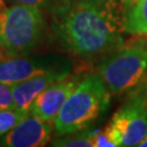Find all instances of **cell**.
Instances as JSON below:
<instances>
[{
  "label": "cell",
  "instance_id": "cell-14",
  "mask_svg": "<svg viewBox=\"0 0 147 147\" xmlns=\"http://www.w3.org/2000/svg\"><path fill=\"white\" fill-rule=\"evenodd\" d=\"M94 147H116L105 130L94 132Z\"/></svg>",
  "mask_w": 147,
  "mask_h": 147
},
{
  "label": "cell",
  "instance_id": "cell-3",
  "mask_svg": "<svg viewBox=\"0 0 147 147\" xmlns=\"http://www.w3.org/2000/svg\"><path fill=\"white\" fill-rule=\"evenodd\" d=\"M44 18L39 7L14 5L0 10V49L16 56L30 51L42 36Z\"/></svg>",
  "mask_w": 147,
  "mask_h": 147
},
{
  "label": "cell",
  "instance_id": "cell-10",
  "mask_svg": "<svg viewBox=\"0 0 147 147\" xmlns=\"http://www.w3.org/2000/svg\"><path fill=\"white\" fill-rule=\"evenodd\" d=\"M123 31L131 35H147V0H129L123 14Z\"/></svg>",
  "mask_w": 147,
  "mask_h": 147
},
{
  "label": "cell",
  "instance_id": "cell-8",
  "mask_svg": "<svg viewBox=\"0 0 147 147\" xmlns=\"http://www.w3.org/2000/svg\"><path fill=\"white\" fill-rule=\"evenodd\" d=\"M69 75H70V70L63 67L37 74L18 84L12 85L11 89H12V97L16 109L30 113L32 104L34 102V100L36 99L38 95L55 82L65 79Z\"/></svg>",
  "mask_w": 147,
  "mask_h": 147
},
{
  "label": "cell",
  "instance_id": "cell-6",
  "mask_svg": "<svg viewBox=\"0 0 147 147\" xmlns=\"http://www.w3.org/2000/svg\"><path fill=\"white\" fill-rule=\"evenodd\" d=\"M53 123L28 113L1 140L7 147H42L50 142Z\"/></svg>",
  "mask_w": 147,
  "mask_h": 147
},
{
  "label": "cell",
  "instance_id": "cell-7",
  "mask_svg": "<svg viewBox=\"0 0 147 147\" xmlns=\"http://www.w3.org/2000/svg\"><path fill=\"white\" fill-rule=\"evenodd\" d=\"M80 83L78 76H67L55 82L36 97L32 104L30 113L47 122H53L62 108L68 96Z\"/></svg>",
  "mask_w": 147,
  "mask_h": 147
},
{
  "label": "cell",
  "instance_id": "cell-9",
  "mask_svg": "<svg viewBox=\"0 0 147 147\" xmlns=\"http://www.w3.org/2000/svg\"><path fill=\"white\" fill-rule=\"evenodd\" d=\"M63 67L50 59H3L0 60V83L12 86L34 75Z\"/></svg>",
  "mask_w": 147,
  "mask_h": 147
},
{
  "label": "cell",
  "instance_id": "cell-4",
  "mask_svg": "<svg viewBox=\"0 0 147 147\" xmlns=\"http://www.w3.org/2000/svg\"><path fill=\"white\" fill-rule=\"evenodd\" d=\"M147 72V46L133 44L121 48L100 65L98 75L112 95L136 86Z\"/></svg>",
  "mask_w": 147,
  "mask_h": 147
},
{
  "label": "cell",
  "instance_id": "cell-15",
  "mask_svg": "<svg viewBox=\"0 0 147 147\" xmlns=\"http://www.w3.org/2000/svg\"><path fill=\"white\" fill-rule=\"evenodd\" d=\"M16 3L20 5H36V7H49L57 2V0H11Z\"/></svg>",
  "mask_w": 147,
  "mask_h": 147
},
{
  "label": "cell",
  "instance_id": "cell-13",
  "mask_svg": "<svg viewBox=\"0 0 147 147\" xmlns=\"http://www.w3.org/2000/svg\"><path fill=\"white\" fill-rule=\"evenodd\" d=\"M0 109H16L11 85L0 83Z\"/></svg>",
  "mask_w": 147,
  "mask_h": 147
},
{
  "label": "cell",
  "instance_id": "cell-11",
  "mask_svg": "<svg viewBox=\"0 0 147 147\" xmlns=\"http://www.w3.org/2000/svg\"><path fill=\"white\" fill-rule=\"evenodd\" d=\"M53 146L61 147H94V132L86 134H67L65 137L55 140Z\"/></svg>",
  "mask_w": 147,
  "mask_h": 147
},
{
  "label": "cell",
  "instance_id": "cell-16",
  "mask_svg": "<svg viewBox=\"0 0 147 147\" xmlns=\"http://www.w3.org/2000/svg\"><path fill=\"white\" fill-rule=\"evenodd\" d=\"M140 147H147V136L143 140L142 142L140 143V145H138Z\"/></svg>",
  "mask_w": 147,
  "mask_h": 147
},
{
  "label": "cell",
  "instance_id": "cell-12",
  "mask_svg": "<svg viewBox=\"0 0 147 147\" xmlns=\"http://www.w3.org/2000/svg\"><path fill=\"white\" fill-rule=\"evenodd\" d=\"M27 115L18 109H0V137L13 129Z\"/></svg>",
  "mask_w": 147,
  "mask_h": 147
},
{
  "label": "cell",
  "instance_id": "cell-5",
  "mask_svg": "<svg viewBox=\"0 0 147 147\" xmlns=\"http://www.w3.org/2000/svg\"><path fill=\"white\" fill-rule=\"evenodd\" d=\"M105 131L118 147L138 146L147 136V105L133 97L112 116Z\"/></svg>",
  "mask_w": 147,
  "mask_h": 147
},
{
  "label": "cell",
  "instance_id": "cell-1",
  "mask_svg": "<svg viewBox=\"0 0 147 147\" xmlns=\"http://www.w3.org/2000/svg\"><path fill=\"white\" fill-rule=\"evenodd\" d=\"M112 0H79L59 11L55 33L60 42L81 57H95L122 44L123 14Z\"/></svg>",
  "mask_w": 147,
  "mask_h": 147
},
{
  "label": "cell",
  "instance_id": "cell-2",
  "mask_svg": "<svg viewBox=\"0 0 147 147\" xmlns=\"http://www.w3.org/2000/svg\"><path fill=\"white\" fill-rule=\"evenodd\" d=\"M110 93L98 74L81 80L65 99L53 129L59 135L73 134L90 125L107 109Z\"/></svg>",
  "mask_w": 147,
  "mask_h": 147
}]
</instances>
